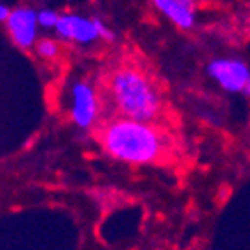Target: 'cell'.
I'll list each match as a JSON object with an SVG mask.
<instances>
[{
	"instance_id": "9c48e42d",
	"label": "cell",
	"mask_w": 250,
	"mask_h": 250,
	"mask_svg": "<svg viewBox=\"0 0 250 250\" xmlns=\"http://www.w3.org/2000/svg\"><path fill=\"white\" fill-rule=\"evenodd\" d=\"M60 16L62 14L58 11H54V9L49 7H44V9H37V20H39V26L44 30H54L56 23H58Z\"/></svg>"
},
{
	"instance_id": "5b68a950",
	"label": "cell",
	"mask_w": 250,
	"mask_h": 250,
	"mask_svg": "<svg viewBox=\"0 0 250 250\" xmlns=\"http://www.w3.org/2000/svg\"><path fill=\"white\" fill-rule=\"evenodd\" d=\"M5 28L11 41L21 49L35 47L39 42V20L37 9L34 7H16L11 11V16L5 21Z\"/></svg>"
},
{
	"instance_id": "6da1fadb",
	"label": "cell",
	"mask_w": 250,
	"mask_h": 250,
	"mask_svg": "<svg viewBox=\"0 0 250 250\" xmlns=\"http://www.w3.org/2000/svg\"><path fill=\"white\" fill-rule=\"evenodd\" d=\"M102 147L108 158L126 165L156 163L165 149V138L150 123L121 117L102 131Z\"/></svg>"
},
{
	"instance_id": "8992f818",
	"label": "cell",
	"mask_w": 250,
	"mask_h": 250,
	"mask_svg": "<svg viewBox=\"0 0 250 250\" xmlns=\"http://www.w3.org/2000/svg\"><path fill=\"white\" fill-rule=\"evenodd\" d=\"M54 34L60 41H67L77 46H91L100 41L96 30L95 16H81V14H62L54 26Z\"/></svg>"
},
{
	"instance_id": "52a82bcc",
	"label": "cell",
	"mask_w": 250,
	"mask_h": 250,
	"mask_svg": "<svg viewBox=\"0 0 250 250\" xmlns=\"http://www.w3.org/2000/svg\"><path fill=\"white\" fill-rule=\"evenodd\" d=\"M159 14L180 30H192L198 20V0H150Z\"/></svg>"
},
{
	"instance_id": "30bf717a",
	"label": "cell",
	"mask_w": 250,
	"mask_h": 250,
	"mask_svg": "<svg viewBox=\"0 0 250 250\" xmlns=\"http://www.w3.org/2000/svg\"><path fill=\"white\" fill-rule=\"evenodd\" d=\"M95 23H96V30H98V37H100V41H105V42H112L114 39H116V35H114V32L110 28H108V25L105 23L102 18L95 16Z\"/></svg>"
},
{
	"instance_id": "277c9868",
	"label": "cell",
	"mask_w": 250,
	"mask_h": 250,
	"mask_svg": "<svg viewBox=\"0 0 250 250\" xmlns=\"http://www.w3.org/2000/svg\"><path fill=\"white\" fill-rule=\"evenodd\" d=\"M100 114V102L91 83L75 81L70 86V119L81 131H89Z\"/></svg>"
},
{
	"instance_id": "3957f363",
	"label": "cell",
	"mask_w": 250,
	"mask_h": 250,
	"mask_svg": "<svg viewBox=\"0 0 250 250\" xmlns=\"http://www.w3.org/2000/svg\"><path fill=\"white\" fill-rule=\"evenodd\" d=\"M207 75L226 93L250 98V65L236 56H217L205 68Z\"/></svg>"
},
{
	"instance_id": "ba28073f",
	"label": "cell",
	"mask_w": 250,
	"mask_h": 250,
	"mask_svg": "<svg viewBox=\"0 0 250 250\" xmlns=\"http://www.w3.org/2000/svg\"><path fill=\"white\" fill-rule=\"evenodd\" d=\"M37 54L44 60H56L60 56V44L53 39H41L35 44Z\"/></svg>"
},
{
	"instance_id": "7a4b0ae2",
	"label": "cell",
	"mask_w": 250,
	"mask_h": 250,
	"mask_svg": "<svg viewBox=\"0 0 250 250\" xmlns=\"http://www.w3.org/2000/svg\"><path fill=\"white\" fill-rule=\"evenodd\" d=\"M110 96L123 117L152 123L161 110L158 89L140 70L131 67L117 68L110 77Z\"/></svg>"
},
{
	"instance_id": "8fae6325",
	"label": "cell",
	"mask_w": 250,
	"mask_h": 250,
	"mask_svg": "<svg viewBox=\"0 0 250 250\" xmlns=\"http://www.w3.org/2000/svg\"><path fill=\"white\" fill-rule=\"evenodd\" d=\"M11 11H13V9L9 7L7 4L0 2V23H5V21L9 20V16H11Z\"/></svg>"
}]
</instances>
